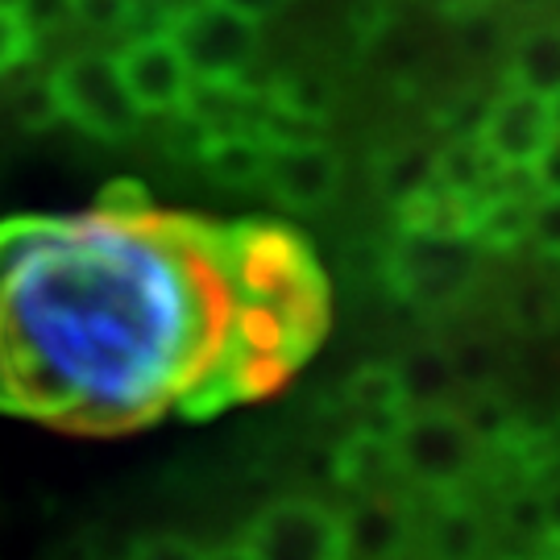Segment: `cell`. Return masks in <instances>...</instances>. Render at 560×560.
Segmentation results:
<instances>
[{
	"label": "cell",
	"mask_w": 560,
	"mask_h": 560,
	"mask_svg": "<svg viewBox=\"0 0 560 560\" xmlns=\"http://www.w3.org/2000/svg\"><path fill=\"white\" fill-rule=\"evenodd\" d=\"M324 287L295 241L154 212L138 187L83 217L0 224V411L67 432L203 416L279 386Z\"/></svg>",
	"instance_id": "obj_1"
},
{
	"label": "cell",
	"mask_w": 560,
	"mask_h": 560,
	"mask_svg": "<svg viewBox=\"0 0 560 560\" xmlns=\"http://www.w3.org/2000/svg\"><path fill=\"white\" fill-rule=\"evenodd\" d=\"M386 444H390L395 474L441 499H457L486 465V441L469 428L465 416L448 407L407 411L386 432Z\"/></svg>",
	"instance_id": "obj_2"
},
{
	"label": "cell",
	"mask_w": 560,
	"mask_h": 560,
	"mask_svg": "<svg viewBox=\"0 0 560 560\" xmlns=\"http://www.w3.org/2000/svg\"><path fill=\"white\" fill-rule=\"evenodd\" d=\"M166 38L179 46L196 83H245L258 62V21L221 0H196Z\"/></svg>",
	"instance_id": "obj_3"
},
{
	"label": "cell",
	"mask_w": 560,
	"mask_h": 560,
	"mask_svg": "<svg viewBox=\"0 0 560 560\" xmlns=\"http://www.w3.org/2000/svg\"><path fill=\"white\" fill-rule=\"evenodd\" d=\"M59 120H71L75 129L104 141H120L138 129L141 113L133 108L117 71V55L108 50H80L67 55L50 75Z\"/></svg>",
	"instance_id": "obj_4"
},
{
	"label": "cell",
	"mask_w": 560,
	"mask_h": 560,
	"mask_svg": "<svg viewBox=\"0 0 560 560\" xmlns=\"http://www.w3.org/2000/svg\"><path fill=\"white\" fill-rule=\"evenodd\" d=\"M478 241L457 229L436 224H407L390 254V279L407 300L448 303L474 282L478 270Z\"/></svg>",
	"instance_id": "obj_5"
},
{
	"label": "cell",
	"mask_w": 560,
	"mask_h": 560,
	"mask_svg": "<svg viewBox=\"0 0 560 560\" xmlns=\"http://www.w3.org/2000/svg\"><path fill=\"white\" fill-rule=\"evenodd\" d=\"M245 548L254 560H349L340 515L307 499L266 506L249 527Z\"/></svg>",
	"instance_id": "obj_6"
},
{
	"label": "cell",
	"mask_w": 560,
	"mask_h": 560,
	"mask_svg": "<svg viewBox=\"0 0 560 560\" xmlns=\"http://www.w3.org/2000/svg\"><path fill=\"white\" fill-rule=\"evenodd\" d=\"M120 83L141 117H175L191 101V71L166 34H133L117 50Z\"/></svg>",
	"instance_id": "obj_7"
},
{
	"label": "cell",
	"mask_w": 560,
	"mask_h": 560,
	"mask_svg": "<svg viewBox=\"0 0 560 560\" xmlns=\"http://www.w3.org/2000/svg\"><path fill=\"white\" fill-rule=\"evenodd\" d=\"M552 138L557 133H552L548 101L520 88L499 92L486 104V117L478 125V145L499 171H532Z\"/></svg>",
	"instance_id": "obj_8"
},
{
	"label": "cell",
	"mask_w": 560,
	"mask_h": 560,
	"mask_svg": "<svg viewBox=\"0 0 560 560\" xmlns=\"http://www.w3.org/2000/svg\"><path fill=\"white\" fill-rule=\"evenodd\" d=\"M261 187L291 208H324L340 187V159L316 138H282L266 150Z\"/></svg>",
	"instance_id": "obj_9"
},
{
	"label": "cell",
	"mask_w": 560,
	"mask_h": 560,
	"mask_svg": "<svg viewBox=\"0 0 560 560\" xmlns=\"http://www.w3.org/2000/svg\"><path fill=\"white\" fill-rule=\"evenodd\" d=\"M345 523V552L349 560H399L411 544V520L395 499L374 494Z\"/></svg>",
	"instance_id": "obj_10"
},
{
	"label": "cell",
	"mask_w": 560,
	"mask_h": 560,
	"mask_svg": "<svg viewBox=\"0 0 560 560\" xmlns=\"http://www.w3.org/2000/svg\"><path fill=\"white\" fill-rule=\"evenodd\" d=\"M506 75H511L506 88L552 101L560 92V25H536V30L520 34Z\"/></svg>",
	"instance_id": "obj_11"
},
{
	"label": "cell",
	"mask_w": 560,
	"mask_h": 560,
	"mask_svg": "<svg viewBox=\"0 0 560 560\" xmlns=\"http://www.w3.org/2000/svg\"><path fill=\"white\" fill-rule=\"evenodd\" d=\"M266 150H270V141L261 133L233 129V133H212L196 162L208 171V179L221 187H254L266 171Z\"/></svg>",
	"instance_id": "obj_12"
},
{
	"label": "cell",
	"mask_w": 560,
	"mask_h": 560,
	"mask_svg": "<svg viewBox=\"0 0 560 560\" xmlns=\"http://www.w3.org/2000/svg\"><path fill=\"white\" fill-rule=\"evenodd\" d=\"M378 187L390 203H399L402 217H411L436 191V150L428 145H399L378 166Z\"/></svg>",
	"instance_id": "obj_13"
},
{
	"label": "cell",
	"mask_w": 560,
	"mask_h": 560,
	"mask_svg": "<svg viewBox=\"0 0 560 560\" xmlns=\"http://www.w3.org/2000/svg\"><path fill=\"white\" fill-rule=\"evenodd\" d=\"M432 557H448V560H481V548H486V523L478 520V511H469L465 502H453L444 506L436 523H432Z\"/></svg>",
	"instance_id": "obj_14"
},
{
	"label": "cell",
	"mask_w": 560,
	"mask_h": 560,
	"mask_svg": "<svg viewBox=\"0 0 560 560\" xmlns=\"http://www.w3.org/2000/svg\"><path fill=\"white\" fill-rule=\"evenodd\" d=\"M34 46H38V38L30 34V25L21 21V13L13 4L0 0V75L25 67L30 55H34Z\"/></svg>",
	"instance_id": "obj_15"
},
{
	"label": "cell",
	"mask_w": 560,
	"mask_h": 560,
	"mask_svg": "<svg viewBox=\"0 0 560 560\" xmlns=\"http://www.w3.org/2000/svg\"><path fill=\"white\" fill-rule=\"evenodd\" d=\"M13 113L25 129H46L59 120V104H55V88H50V75L46 80H25L21 92L13 96Z\"/></svg>",
	"instance_id": "obj_16"
},
{
	"label": "cell",
	"mask_w": 560,
	"mask_h": 560,
	"mask_svg": "<svg viewBox=\"0 0 560 560\" xmlns=\"http://www.w3.org/2000/svg\"><path fill=\"white\" fill-rule=\"evenodd\" d=\"M527 237L544 258L560 261V196H536L527 212Z\"/></svg>",
	"instance_id": "obj_17"
},
{
	"label": "cell",
	"mask_w": 560,
	"mask_h": 560,
	"mask_svg": "<svg viewBox=\"0 0 560 560\" xmlns=\"http://www.w3.org/2000/svg\"><path fill=\"white\" fill-rule=\"evenodd\" d=\"M129 560H203V552L179 536H154V540L138 544Z\"/></svg>",
	"instance_id": "obj_18"
},
{
	"label": "cell",
	"mask_w": 560,
	"mask_h": 560,
	"mask_svg": "<svg viewBox=\"0 0 560 560\" xmlns=\"http://www.w3.org/2000/svg\"><path fill=\"white\" fill-rule=\"evenodd\" d=\"M532 183H536L540 196H560V138L544 145V154L532 166Z\"/></svg>",
	"instance_id": "obj_19"
},
{
	"label": "cell",
	"mask_w": 560,
	"mask_h": 560,
	"mask_svg": "<svg viewBox=\"0 0 560 560\" xmlns=\"http://www.w3.org/2000/svg\"><path fill=\"white\" fill-rule=\"evenodd\" d=\"M221 4H229V9H237V13H245V18H270L275 9H282V0H221Z\"/></svg>",
	"instance_id": "obj_20"
},
{
	"label": "cell",
	"mask_w": 560,
	"mask_h": 560,
	"mask_svg": "<svg viewBox=\"0 0 560 560\" xmlns=\"http://www.w3.org/2000/svg\"><path fill=\"white\" fill-rule=\"evenodd\" d=\"M423 4H432V9H444V13H474V9L490 4V0H423Z\"/></svg>",
	"instance_id": "obj_21"
},
{
	"label": "cell",
	"mask_w": 560,
	"mask_h": 560,
	"mask_svg": "<svg viewBox=\"0 0 560 560\" xmlns=\"http://www.w3.org/2000/svg\"><path fill=\"white\" fill-rule=\"evenodd\" d=\"M203 560H254V557H249L245 544H237V548H221V552H203Z\"/></svg>",
	"instance_id": "obj_22"
},
{
	"label": "cell",
	"mask_w": 560,
	"mask_h": 560,
	"mask_svg": "<svg viewBox=\"0 0 560 560\" xmlns=\"http://www.w3.org/2000/svg\"><path fill=\"white\" fill-rule=\"evenodd\" d=\"M536 560H560V540H544L540 552H536Z\"/></svg>",
	"instance_id": "obj_23"
},
{
	"label": "cell",
	"mask_w": 560,
	"mask_h": 560,
	"mask_svg": "<svg viewBox=\"0 0 560 560\" xmlns=\"http://www.w3.org/2000/svg\"><path fill=\"white\" fill-rule=\"evenodd\" d=\"M548 117H552V133L560 138V92L552 96V101H548Z\"/></svg>",
	"instance_id": "obj_24"
},
{
	"label": "cell",
	"mask_w": 560,
	"mask_h": 560,
	"mask_svg": "<svg viewBox=\"0 0 560 560\" xmlns=\"http://www.w3.org/2000/svg\"><path fill=\"white\" fill-rule=\"evenodd\" d=\"M511 4H523V9H532V4H540V0H511Z\"/></svg>",
	"instance_id": "obj_25"
},
{
	"label": "cell",
	"mask_w": 560,
	"mask_h": 560,
	"mask_svg": "<svg viewBox=\"0 0 560 560\" xmlns=\"http://www.w3.org/2000/svg\"><path fill=\"white\" fill-rule=\"evenodd\" d=\"M432 560H448V557H432Z\"/></svg>",
	"instance_id": "obj_26"
}]
</instances>
